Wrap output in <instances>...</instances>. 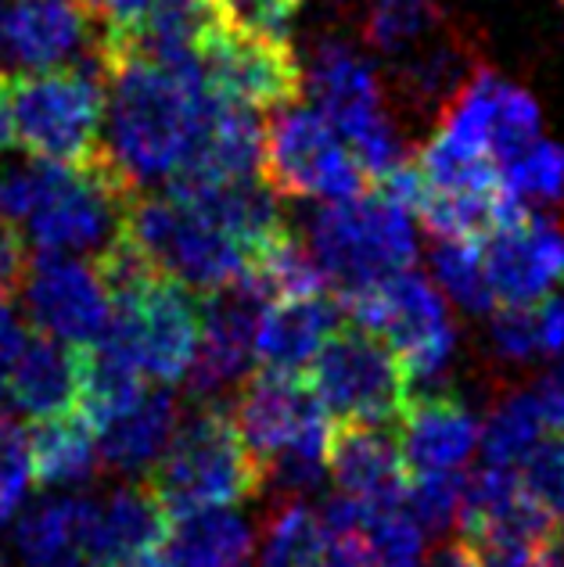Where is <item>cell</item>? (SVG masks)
<instances>
[{
    "label": "cell",
    "instance_id": "49",
    "mask_svg": "<svg viewBox=\"0 0 564 567\" xmlns=\"http://www.w3.org/2000/svg\"><path fill=\"white\" fill-rule=\"evenodd\" d=\"M0 528H4V520H0Z\"/></svg>",
    "mask_w": 564,
    "mask_h": 567
},
{
    "label": "cell",
    "instance_id": "35",
    "mask_svg": "<svg viewBox=\"0 0 564 567\" xmlns=\"http://www.w3.org/2000/svg\"><path fill=\"white\" fill-rule=\"evenodd\" d=\"M517 477L529 488V496L564 528V439L561 435L540 439L536 450L517 467Z\"/></svg>",
    "mask_w": 564,
    "mask_h": 567
},
{
    "label": "cell",
    "instance_id": "8",
    "mask_svg": "<svg viewBox=\"0 0 564 567\" xmlns=\"http://www.w3.org/2000/svg\"><path fill=\"white\" fill-rule=\"evenodd\" d=\"M309 97H314V109L338 130V137L349 144L375 187L407 162L403 137L381 104L378 72L352 43H317L309 58Z\"/></svg>",
    "mask_w": 564,
    "mask_h": 567
},
{
    "label": "cell",
    "instance_id": "5",
    "mask_svg": "<svg viewBox=\"0 0 564 567\" xmlns=\"http://www.w3.org/2000/svg\"><path fill=\"white\" fill-rule=\"evenodd\" d=\"M306 248L335 295L346 298L399 270H410L418 237L403 205L381 190H367L346 202H324L309 219Z\"/></svg>",
    "mask_w": 564,
    "mask_h": 567
},
{
    "label": "cell",
    "instance_id": "1",
    "mask_svg": "<svg viewBox=\"0 0 564 567\" xmlns=\"http://www.w3.org/2000/svg\"><path fill=\"white\" fill-rule=\"evenodd\" d=\"M285 234L277 194L259 181L166 184L137 194L123 227L126 241L158 274L202 295L245 280L252 262Z\"/></svg>",
    "mask_w": 564,
    "mask_h": 567
},
{
    "label": "cell",
    "instance_id": "13",
    "mask_svg": "<svg viewBox=\"0 0 564 567\" xmlns=\"http://www.w3.org/2000/svg\"><path fill=\"white\" fill-rule=\"evenodd\" d=\"M557 532L564 528L529 496L517 471L482 467L464 482L460 535L479 557H543Z\"/></svg>",
    "mask_w": 564,
    "mask_h": 567
},
{
    "label": "cell",
    "instance_id": "41",
    "mask_svg": "<svg viewBox=\"0 0 564 567\" xmlns=\"http://www.w3.org/2000/svg\"><path fill=\"white\" fill-rule=\"evenodd\" d=\"M29 346V334L22 320L8 309V302H0V381H8V374L19 363V355Z\"/></svg>",
    "mask_w": 564,
    "mask_h": 567
},
{
    "label": "cell",
    "instance_id": "29",
    "mask_svg": "<svg viewBox=\"0 0 564 567\" xmlns=\"http://www.w3.org/2000/svg\"><path fill=\"white\" fill-rule=\"evenodd\" d=\"M474 72H479V65H471V54L464 51L460 40H432L424 48L418 43L403 62V91L421 112L428 109L447 112L450 101L464 91V83Z\"/></svg>",
    "mask_w": 564,
    "mask_h": 567
},
{
    "label": "cell",
    "instance_id": "38",
    "mask_svg": "<svg viewBox=\"0 0 564 567\" xmlns=\"http://www.w3.org/2000/svg\"><path fill=\"white\" fill-rule=\"evenodd\" d=\"M33 460H29V442L19 427H11L0 442V520H8L22 506L29 485H33Z\"/></svg>",
    "mask_w": 564,
    "mask_h": 567
},
{
    "label": "cell",
    "instance_id": "37",
    "mask_svg": "<svg viewBox=\"0 0 564 567\" xmlns=\"http://www.w3.org/2000/svg\"><path fill=\"white\" fill-rule=\"evenodd\" d=\"M227 22L245 33L291 40V22L299 14V0H219Z\"/></svg>",
    "mask_w": 564,
    "mask_h": 567
},
{
    "label": "cell",
    "instance_id": "44",
    "mask_svg": "<svg viewBox=\"0 0 564 567\" xmlns=\"http://www.w3.org/2000/svg\"><path fill=\"white\" fill-rule=\"evenodd\" d=\"M424 567H485L482 564V557L474 554V549L460 539V543H450V546H442L439 554L428 560Z\"/></svg>",
    "mask_w": 564,
    "mask_h": 567
},
{
    "label": "cell",
    "instance_id": "6",
    "mask_svg": "<svg viewBox=\"0 0 564 567\" xmlns=\"http://www.w3.org/2000/svg\"><path fill=\"white\" fill-rule=\"evenodd\" d=\"M105 72L98 58L86 65H62L29 76H8L11 130L29 158L91 162L101 152L105 123Z\"/></svg>",
    "mask_w": 564,
    "mask_h": 567
},
{
    "label": "cell",
    "instance_id": "22",
    "mask_svg": "<svg viewBox=\"0 0 564 567\" xmlns=\"http://www.w3.org/2000/svg\"><path fill=\"white\" fill-rule=\"evenodd\" d=\"M346 320L338 295H302L270 302L263 312L259 338H256V363L259 370H277V374H302L317 352L328 346V338Z\"/></svg>",
    "mask_w": 564,
    "mask_h": 567
},
{
    "label": "cell",
    "instance_id": "23",
    "mask_svg": "<svg viewBox=\"0 0 564 567\" xmlns=\"http://www.w3.org/2000/svg\"><path fill=\"white\" fill-rule=\"evenodd\" d=\"M176 435V399L166 384H144L130 406L101 427L98 453L119 474L152 471Z\"/></svg>",
    "mask_w": 564,
    "mask_h": 567
},
{
    "label": "cell",
    "instance_id": "26",
    "mask_svg": "<svg viewBox=\"0 0 564 567\" xmlns=\"http://www.w3.org/2000/svg\"><path fill=\"white\" fill-rule=\"evenodd\" d=\"M98 503L83 496H54L22 514L14 528V549L29 567H51L58 560L80 557L94 528Z\"/></svg>",
    "mask_w": 564,
    "mask_h": 567
},
{
    "label": "cell",
    "instance_id": "9",
    "mask_svg": "<svg viewBox=\"0 0 564 567\" xmlns=\"http://www.w3.org/2000/svg\"><path fill=\"white\" fill-rule=\"evenodd\" d=\"M324 413L335 424L396 427L407 406V374L399 355L378 334L341 323L306 374Z\"/></svg>",
    "mask_w": 564,
    "mask_h": 567
},
{
    "label": "cell",
    "instance_id": "15",
    "mask_svg": "<svg viewBox=\"0 0 564 567\" xmlns=\"http://www.w3.org/2000/svg\"><path fill=\"white\" fill-rule=\"evenodd\" d=\"M479 248L496 309L543 306L564 280V227L546 216H514L489 234Z\"/></svg>",
    "mask_w": 564,
    "mask_h": 567
},
{
    "label": "cell",
    "instance_id": "31",
    "mask_svg": "<svg viewBox=\"0 0 564 567\" xmlns=\"http://www.w3.org/2000/svg\"><path fill=\"white\" fill-rule=\"evenodd\" d=\"M500 181L503 194L522 205V208H536V205H551L564 198V147L554 141H532L525 152H517L500 166Z\"/></svg>",
    "mask_w": 564,
    "mask_h": 567
},
{
    "label": "cell",
    "instance_id": "4",
    "mask_svg": "<svg viewBox=\"0 0 564 567\" xmlns=\"http://www.w3.org/2000/svg\"><path fill=\"white\" fill-rule=\"evenodd\" d=\"M147 485L170 517L237 506L263 492V467L242 439L234 410L205 402L176 427L170 450L147 471Z\"/></svg>",
    "mask_w": 564,
    "mask_h": 567
},
{
    "label": "cell",
    "instance_id": "27",
    "mask_svg": "<svg viewBox=\"0 0 564 567\" xmlns=\"http://www.w3.org/2000/svg\"><path fill=\"white\" fill-rule=\"evenodd\" d=\"M256 549L248 520L237 517L230 506L195 511L173 520L166 557L176 567H245Z\"/></svg>",
    "mask_w": 564,
    "mask_h": 567
},
{
    "label": "cell",
    "instance_id": "24",
    "mask_svg": "<svg viewBox=\"0 0 564 567\" xmlns=\"http://www.w3.org/2000/svg\"><path fill=\"white\" fill-rule=\"evenodd\" d=\"M8 395L14 410L29 413L33 421H51L80 410V367L76 349L54 338H29L25 352L8 374Z\"/></svg>",
    "mask_w": 564,
    "mask_h": 567
},
{
    "label": "cell",
    "instance_id": "25",
    "mask_svg": "<svg viewBox=\"0 0 564 567\" xmlns=\"http://www.w3.org/2000/svg\"><path fill=\"white\" fill-rule=\"evenodd\" d=\"M259 567H363L352 539L306 503L285 506L266 528Z\"/></svg>",
    "mask_w": 564,
    "mask_h": 567
},
{
    "label": "cell",
    "instance_id": "18",
    "mask_svg": "<svg viewBox=\"0 0 564 567\" xmlns=\"http://www.w3.org/2000/svg\"><path fill=\"white\" fill-rule=\"evenodd\" d=\"M328 474L338 492L363 506L407 503L410 471L396 427L335 424L328 439Z\"/></svg>",
    "mask_w": 564,
    "mask_h": 567
},
{
    "label": "cell",
    "instance_id": "36",
    "mask_svg": "<svg viewBox=\"0 0 564 567\" xmlns=\"http://www.w3.org/2000/svg\"><path fill=\"white\" fill-rule=\"evenodd\" d=\"M493 346L507 360H536V355H546L540 306L532 309L500 306L493 317Z\"/></svg>",
    "mask_w": 564,
    "mask_h": 567
},
{
    "label": "cell",
    "instance_id": "10",
    "mask_svg": "<svg viewBox=\"0 0 564 567\" xmlns=\"http://www.w3.org/2000/svg\"><path fill=\"white\" fill-rule=\"evenodd\" d=\"M263 176L277 198L346 202L367 194L363 166L314 104H288L266 126Z\"/></svg>",
    "mask_w": 564,
    "mask_h": 567
},
{
    "label": "cell",
    "instance_id": "19",
    "mask_svg": "<svg viewBox=\"0 0 564 567\" xmlns=\"http://www.w3.org/2000/svg\"><path fill=\"white\" fill-rule=\"evenodd\" d=\"M396 435L399 445H403L410 477H428L453 474L464 467L482 431L464 402L450 388H439V392H421L407 399Z\"/></svg>",
    "mask_w": 564,
    "mask_h": 567
},
{
    "label": "cell",
    "instance_id": "45",
    "mask_svg": "<svg viewBox=\"0 0 564 567\" xmlns=\"http://www.w3.org/2000/svg\"><path fill=\"white\" fill-rule=\"evenodd\" d=\"M14 141L11 130V104H8V72H0V152Z\"/></svg>",
    "mask_w": 564,
    "mask_h": 567
},
{
    "label": "cell",
    "instance_id": "20",
    "mask_svg": "<svg viewBox=\"0 0 564 567\" xmlns=\"http://www.w3.org/2000/svg\"><path fill=\"white\" fill-rule=\"evenodd\" d=\"M91 40L83 0H11L0 14V54L29 72L62 69Z\"/></svg>",
    "mask_w": 564,
    "mask_h": 567
},
{
    "label": "cell",
    "instance_id": "12",
    "mask_svg": "<svg viewBox=\"0 0 564 567\" xmlns=\"http://www.w3.org/2000/svg\"><path fill=\"white\" fill-rule=\"evenodd\" d=\"M234 416L259 467L291 453L328 456V413L302 374H277V370L252 374L237 395Z\"/></svg>",
    "mask_w": 564,
    "mask_h": 567
},
{
    "label": "cell",
    "instance_id": "17",
    "mask_svg": "<svg viewBox=\"0 0 564 567\" xmlns=\"http://www.w3.org/2000/svg\"><path fill=\"white\" fill-rule=\"evenodd\" d=\"M266 295L248 280L202 295V338L187 370L191 395L209 399L219 388L245 378L256 363V338L266 312Z\"/></svg>",
    "mask_w": 564,
    "mask_h": 567
},
{
    "label": "cell",
    "instance_id": "46",
    "mask_svg": "<svg viewBox=\"0 0 564 567\" xmlns=\"http://www.w3.org/2000/svg\"><path fill=\"white\" fill-rule=\"evenodd\" d=\"M540 567H564V532H557V539L546 546Z\"/></svg>",
    "mask_w": 564,
    "mask_h": 567
},
{
    "label": "cell",
    "instance_id": "28",
    "mask_svg": "<svg viewBox=\"0 0 564 567\" xmlns=\"http://www.w3.org/2000/svg\"><path fill=\"white\" fill-rule=\"evenodd\" d=\"M33 477L40 485H80L98 467V442L94 424L80 410L37 421L25 435Z\"/></svg>",
    "mask_w": 564,
    "mask_h": 567
},
{
    "label": "cell",
    "instance_id": "2",
    "mask_svg": "<svg viewBox=\"0 0 564 567\" xmlns=\"http://www.w3.org/2000/svg\"><path fill=\"white\" fill-rule=\"evenodd\" d=\"M105 80L112 91L105 144L112 166L137 194L181 181L198 155L213 104L202 69L130 54L105 69Z\"/></svg>",
    "mask_w": 564,
    "mask_h": 567
},
{
    "label": "cell",
    "instance_id": "47",
    "mask_svg": "<svg viewBox=\"0 0 564 567\" xmlns=\"http://www.w3.org/2000/svg\"><path fill=\"white\" fill-rule=\"evenodd\" d=\"M14 424H11V416H8V410H4V399H0V442H4V435L11 431Z\"/></svg>",
    "mask_w": 564,
    "mask_h": 567
},
{
    "label": "cell",
    "instance_id": "32",
    "mask_svg": "<svg viewBox=\"0 0 564 567\" xmlns=\"http://www.w3.org/2000/svg\"><path fill=\"white\" fill-rule=\"evenodd\" d=\"M439 25V0H370L367 43L381 54H407Z\"/></svg>",
    "mask_w": 564,
    "mask_h": 567
},
{
    "label": "cell",
    "instance_id": "42",
    "mask_svg": "<svg viewBox=\"0 0 564 567\" xmlns=\"http://www.w3.org/2000/svg\"><path fill=\"white\" fill-rule=\"evenodd\" d=\"M532 395H536V406L543 413L546 427L564 431V367L554 370V374H546Z\"/></svg>",
    "mask_w": 564,
    "mask_h": 567
},
{
    "label": "cell",
    "instance_id": "40",
    "mask_svg": "<svg viewBox=\"0 0 564 567\" xmlns=\"http://www.w3.org/2000/svg\"><path fill=\"white\" fill-rule=\"evenodd\" d=\"M83 4L91 11V19L98 22V33L119 37V33L137 29L155 0H83Z\"/></svg>",
    "mask_w": 564,
    "mask_h": 567
},
{
    "label": "cell",
    "instance_id": "21",
    "mask_svg": "<svg viewBox=\"0 0 564 567\" xmlns=\"http://www.w3.org/2000/svg\"><path fill=\"white\" fill-rule=\"evenodd\" d=\"M173 517L158 503L152 485L115 488L105 506H98L86 554L98 567H133L166 549Z\"/></svg>",
    "mask_w": 564,
    "mask_h": 567
},
{
    "label": "cell",
    "instance_id": "14",
    "mask_svg": "<svg viewBox=\"0 0 564 567\" xmlns=\"http://www.w3.org/2000/svg\"><path fill=\"white\" fill-rule=\"evenodd\" d=\"M29 320L62 346L83 349L105 334L112 320V291L98 266L65 251H40L25 274Z\"/></svg>",
    "mask_w": 564,
    "mask_h": 567
},
{
    "label": "cell",
    "instance_id": "34",
    "mask_svg": "<svg viewBox=\"0 0 564 567\" xmlns=\"http://www.w3.org/2000/svg\"><path fill=\"white\" fill-rule=\"evenodd\" d=\"M464 482L468 477L453 471V474H428V477H410V492H407V511L413 520L428 532H447L457 514L460 503H464Z\"/></svg>",
    "mask_w": 564,
    "mask_h": 567
},
{
    "label": "cell",
    "instance_id": "7",
    "mask_svg": "<svg viewBox=\"0 0 564 567\" xmlns=\"http://www.w3.org/2000/svg\"><path fill=\"white\" fill-rule=\"evenodd\" d=\"M338 302L349 323L378 334L399 355L407 374V399L447 388L439 381L442 370L450 367L457 334L435 284H428L413 270H399L363 291L338 298Z\"/></svg>",
    "mask_w": 564,
    "mask_h": 567
},
{
    "label": "cell",
    "instance_id": "48",
    "mask_svg": "<svg viewBox=\"0 0 564 567\" xmlns=\"http://www.w3.org/2000/svg\"><path fill=\"white\" fill-rule=\"evenodd\" d=\"M51 567H98L94 560H80V557H69V560H58Z\"/></svg>",
    "mask_w": 564,
    "mask_h": 567
},
{
    "label": "cell",
    "instance_id": "39",
    "mask_svg": "<svg viewBox=\"0 0 564 567\" xmlns=\"http://www.w3.org/2000/svg\"><path fill=\"white\" fill-rule=\"evenodd\" d=\"M25 274H29V259H25V245L14 223L0 216V302H8L11 295H19L25 288Z\"/></svg>",
    "mask_w": 564,
    "mask_h": 567
},
{
    "label": "cell",
    "instance_id": "30",
    "mask_svg": "<svg viewBox=\"0 0 564 567\" xmlns=\"http://www.w3.org/2000/svg\"><path fill=\"white\" fill-rule=\"evenodd\" d=\"M543 413L536 406V395H511L503 406L493 410V416L482 427V460L485 467L517 471L525 464V456L536 450L543 439Z\"/></svg>",
    "mask_w": 564,
    "mask_h": 567
},
{
    "label": "cell",
    "instance_id": "33",
    "mask_svg": "<svg viewBox=\"0 0 564 567\" xmlns=\"http://www.w3.org/2000/svg\"><path fill=\"white\" fill-rule=\"evenodd\" d=\"M432 270L439 288L447 291L460 309L468 312H493L496 298L485 280L482 248L479 241H439L432 251Z\"/></svg>",
    "mask_w": 564,
    "mask_h": 567
},
{
    "label": "cell",
    "instance_id": "11",
    "mask_svg": "<svg viewBox=\"0 0 564 567\" xmlns=\"http://www.w3.org/2000/svg\"><path fill=\"white\" fill-rule=\"evenodd\" d=\"M198 69L216 97L252 112H280L299 101L302 91V65L291 40L256 37L230 22L219 25L202 48Z\"/></svg>",
    "mask_w": 564,
    "mask_h": 567
},
{
    "label": "cell",
    "instance_id": "43",
    "mask_svg": "<svg viewBox=\"0 0 564 567\" xmlns=\"http://www.w3.org/2000/svg\"><path fill=\"white\" fill-rule=\"evenodd\" d=\"M543 317V341H546V355H561L564 352V295L546 298L540 306Z\"/></svg>",
    "mask_w": 564,
    "mask_h": 567
},
{
    "label": "cell",
    "instance_id": "3",
    "mask_svg": "<svg viewBox=\"0 0 564 567\" xmlns=\"http://www.w3.org/2000/svg\"><path fill=\"white\" fill-rule=\"evenodd\" d=\"M137 190L112 166L105 147L91 162H0V216L22 223L40 251L98 259L126 227Z\"/></svg>",
    "mask_w": 564,
    "mask_h": 567
},
{
    "label": "cell",
    "instance_id": "16",
    "mask_svg": "<svg viewBox=\"0 0 564 567\" xmlns=\"http://www.w3.org/2000/svg\"><path fill=\"white\" fill-rule=\"evenodd\" d=\"M540 104L532 101V94L496 72L479 69L442 112L439 130L503 166L517 152H525L532 141H540Z\"/></svg>",
    "mask_w": 564,
    "mask_h": 567
}]
</instances>
